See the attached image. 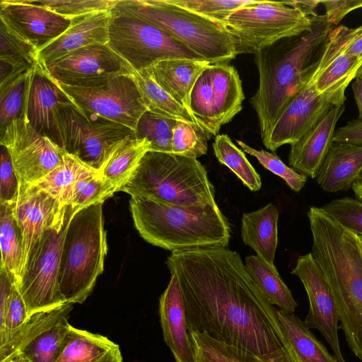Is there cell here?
Listing matches in <instances>:
<instances>
[{
    "label": "cell",
    "instance_id": "6da1fadb",
    "mask_svg": "<svg viewBox=\"0 0 362 362\" xmlns=\"http://www.w3.org/2000/svg\"><path fill=\"white\" fill-rule=\"evenodd\" d=\"M166 264L179 280L189 332L206 334L264 362H298L275 307L237 252L223 247L173 252Z\"/></svg>",
    "mask_w": 362,
    "mask_h": 362
},
{
    "label": "cell",
    "instance_id": "7a4b0ae2",
    "mask_svg": "<svg viewBox=\"0 0 362 362\" xmlns=\"http://www.w3.org/2000/svg\"><path fill=\"white\" fill-rule=\"evenodd\" d=\"M312 251L335 297L341 328L362 362V247L358 234L310 206Z\"/></svg>",
    "mask_w": 362,
    "mask_h": 362
},
{
    "label": "cell",
    "instance_id": "3957f363",
    "mask_svg": "<svg viewBox=\"0 0 362 362\" xmlns=\"http://www.w3.org/2000/svg\"><path fill=\"white\" fill-rule=\"evenodd\" d=\"M332 25L317 16L310 31L281 40L255 54L259 86L250 102L264 144L289 100L307 81L314 54L323 45Z\"/></svg>",
    "mask_w": 362,
    "mask_h": 362
},
{
    "label": "cell",
    "instance_id": "277c9868",
    "mask_svg": "<svg viewBox=\"0 0 362 362\" xmlns=\"http://www.w3.org/2000/svg\"><path fill=\"white\" fill-rule=\"evenodd\" d=\"M129 204L136 230L155 246L173 252L228 245L230 228L216 202L180 206L131 196Z\"/></svg>",
    "mask_w": 362,
    "mask_h": 362
},
{
    "label": "cell",
    "instance_id": "5b68a950",
    "mask_svg": "<svg viewBox=\"0 0 362 362\" xmlns=\"http://www.w3.org/2000/svg\"><path fill=\"white\" fill-rule=\"evenodd\" d=\"M165 204L203 206L214 203V187L197 158L148 151L128 181L119 188Z\"/></svg>",
    "mask_w": 362,
    "mask_h": 362
},
{
    "label": "cell",
    "instance_id": "8992f818",
    "mask_svg": "<svg viewBox=\"0 0 362 362\" xmlns=\"http://www.w3.org/2000/svg\"><path fill=\"white\" fill-rule=\"evenodd\" d=\"M112 11L154 25L211 64H229L238 55L224 25L168 0H118Z\"/></svg>",
    "mask_w": 362,
    "mask_h": 362
},
{
    "label": "cell",
    "instance_id": "52a82bcc",
    "mask_svg": "<svg viewBox=\"0 0 362 362\" xmlns=\"http://www.w3.org/2000/svg\"><path fill=\"white\" fill-rule=\"evenodd\" d=\"M103 202L75 213L61 256L59 286L66 303H83L103 273L107 252Z\"/></svg>",
    "mask_w": 362,
    "mask_h": 362
},
{
    "label": "cell",
    "instance_id": "ba28073f",
    "mask_svg": "<svg viewBox=\"0 0 362 362\" xmlns=\"http://www.w3.org/2000/svg\"><path fill=\"white\" fill-rule=\"evenodd\" d=\"M316 17L285 1L262 0L233 12L225 26L234 39L237 54H255L281 40L310 31Z\"/></svg>",
    "mask_w": 362,
    "mask_h": 362
},
{
    "label": "cell",
    "instance_id": "9c48e42d",
    "mask_svg": "<svg viewBox=\"0 0 362 362\" xmlns=\"http://www.w3.org/2000/svg\"><path fill=\"white\" fill-rule=\"evenodd\" d=\"M75 214L70 206L64 221L47 230L34 245L16 284L29 316L66 304L59 286L62 247L69 221Z\"/></svg>",
    "mask_w": 362,
    "mask_h": 362
},
{
    "label": "cell",
    "instance_id": "30bf717a",
    "mask_svg": "<svg viewBox=\"0 0 362 362\" xmlns=\"http://www.w3.org/2000/svg\"><path fill=\"white\" fill-rule=\"evenodd\" d=\"M58 122L64 150L98 171L132 129L78 108L73 102L60 105Z\"/></svg>",
    "mask_w": 362,
    "mask_h": 362
},
{
    "label": "cell",
    "instance_id": "8fae6325",
    "mask_svg": "<svg viewBox=\"0 0 362 362\" xmlns=\"http://www.w3.org/2000/svg\"><path fill=\"white\" fill-rule=\"evenodd\" d=\"M112 13L107 45L134 71L146 69L168 59H203L154 25L134 17Z\"/></svg>",
    "mask_w": 362,
    "mask_h": 362
},
{
    "label": "cell",
    "instance_id": "7c38bea8",
    "mask_svg": "<svg viewBox=\"0 0 362 362\" xmlns=\"http://www.w3.org/2000/svg\"><path fill=\"white\" fill-rule=\"evenodd\" d=\"M245 95L236 69L226 63L211 64L195 82L189 109L197 122L211 136L242 110Z\"/></svg>",
    "mask_w": 362,
    "mask_h": 362
},
{
    "label": "cell",
    "instance_id": "4fadbf2b",
    "mask_svg": "<svg viewBox=\"0 0 362 362\" xmlns=\"http://www.w3.org/2000/svg\"><path fill=\"white\" fill-rule=\"evenodd\" d=\"M0 144L9 153L19 182L35 184L62 161L66 152L39 134L25 115L0 133Z\"/></svg>",
    "mask_w": 362,
    "mask_h": 362
},
{
    "label": "cell",
    "instance_id": "5bb4252c",
    "mask_svg": "<svg viewBox=\"0 0 362 362\" xmlns=\"http://www.w3.org/2000/svg\"><path fill=\"white\" fill-rule=\"evenodd\" d=\"M59 85L81 110L95 113L134 131L139 118L148 110L132 74L118 76L94 87Z\"/></svg>",
    "mask_w": 362,
    "mask_h": 362
},
{
    "label": "cell",
    "instance_id": "9a60e30c",
    "mask_svg": "<svg viewBox=\"0 0 362 362\" xmlns=\"http://www.w3.org/2000/svg\"><path fill=\"white\" fill-rule=\"evenodd\" d=\"M43 66L58 83L81 88L98 86L134 72L107 45L102 44L79 48Z\"/></svg>",
    "mask_w": 362,
    "mask_h": 362
},
{
    "label": "cell",
    "instance_id": "2e32d148",
    "mask_svg": "<svg viewBox=\"0 0 362 362\" xmlns=\"http://www.w3.org/2000/svg\"><path fill=\"white\" fill-rule=\"evenodd\" d=\"M313 69L303 86L284 107L264 144L271 151L275 152L284 144L297 142L330 109L344 105L345 94H322L316 90L312 77Z\"/></svg>",
    "mask_w": 362,
    "mask_h": 362
},
{
    "label": "cell",
    "instance_id": "e0dca14e",
    "mask_svg": "<svg viewBox=\"0 0 362 362\" xmlns=\"http://www.w3.org/2000/svg\"><path fill=\"white\" fill-rule=\"evenodd\" d=\"M291 273L301 281L308 295L309 310L305 323L322 334L338 362H346L338 337L339 320L335 297L313 254L298 257Z\"/></svg>",
    "mask_w": 362,
    "mask_h": 362
},
{
    "label": "cell",
    "instance_id": "ac0fdd59",
    "mask_svg": "<svg viewBox=\"0 0 362 362\" xmlns=\"http://www.w3.org/2000/svg\"><path fill=\"white\" fill-rule=\"evenodd\" d=\"M67 206L36 185L19 182L14 214L23 239L21 274L34 245L47 230L64 221Z\"/></svg>",
    "mask_w": 362,
    "mask_h": 362
},
{
    "label": "cell",
    "instance_id": "d6986e66",
    "mask_svg": "<svg viewBox=\"0 0 362 362\" xmlns=\"http://www.w3.org/2000/svg\"><path fill=\"white\" fill-rule=\"evenodd\" d=\"M0 19L12 34L38 52L71 24L70 19L30 0H1Z\"/></svg>",
    "mask_w": 362,
    "mask_h": 362
},
{
    "label": "cell",
    "instance_id": "ffe728a7",
    "mask_svg": "<svg viewBox=\"0 0 362 362\" xmlns=\"http://www.w3.org/2000/svg\"><path fill=\"white\" fill-rule=\"evenodd\" d=\"M72 102L60 85L39 64L33 71L25 103V116L30 125L64 149L58 122L60 105Z\"/></svg>",
    "mask_w": 362,
    "mask_h": 362
},
{
    "label": "cell",
    "instance_id": "44dd1931",
    "mask_svg": "<svg viewBox=\"0 0 362 362\" xmlns=\"http://www.w3.org/2000/svg\"><path fill=\"white\" fill-rule=\"evenodd\" d=\"M350 32V28L340 25L333 27L328 34L312 73L315 87L320 93L345 94L356 78L361 62L346 51Z\"/></svg>",
    "mask_w": 362,
    "mask_h": 362
},
{
    "label": "cell",
    "instance_id": "7402d4cb",
    "mask_svg": "<svg viewBox=\"0 0 362 362\" xmlns=\"http://www.w3.org/2000/svg\"><path fill=\"white\" fill-rule=\"evenodd\" d=\"M159 315L164 341L175 362H196L184 298L179 280L174 273H170V282L160 297Z\"/></svg>",
    "mask_w": 362,
    "mask_h": 362
},
{
    "label": "cell",
    "instance_id": "603a6c76",
    "mask_svg": "<svg viewBox=\"0 0 362 362\" xmlns=\"http://www.w3.org/2000/svg\"><path fill=\"white\" fill-rule=\"evenodd\" d=\"M344 110V105L332 107L300 139L291 145L288 160L292 168L316 178L333 144L335 127Z\"/></svg>",
    "mask_w": 362,
    "mask_h": 362
},
{
    "label": "cell",
    "instance_id": "cb8c5ba5",
    "mask_svg": "<svg viewBox=\"0 0 362 362\" xmlns=\"http://www.w3.org/2000/svg\"><path fill=\"white\" fill-rule=\"evenodd\" d=\"M111 11H100L77 18L57 39L38 52V59L45 66L79 48L95 45H107Z\"/></svg>",
    "mask_w": 362,
    "mask_h": 362
},
{
    "label": "cell",
    "instance_id": "d4e9b609",
    "mask_svg": "<svg viewBox=\"0 0 362 362\" xmlns=\"http://www.w3.org/2000/svg\"><path fill=\"white\" fill-rule=\"evenodd\" d=\"M362 175V145L332 144L316 182L328 192L347 191Z\"/></svg>",
    "mask_w": 362,
    "mask_h": 362
},
{
    "label": "cell",
    "instance_id": "484cf974",
    "mask_svg": "<svg viewBox=\"0 0 362 362\" xmlns=\"http://www.w3.org/2000/svg\"><path fill=\"white\" fill-rule=\"evenodd\" d=\"M210 64L204 59L175 58L160 61L147 69L155 81L191 113L192 90L197 78Z\"/></svg>",
    "mask_w": 362,
    "mask_h": 362
},
{
    "label": "cell",
    "instance_id": "4316f807",
    "mask_svg": "<svg viewBox=\"0 0 362 362\" xmlns=\"http://www.w3.org/2000/svg\"><path fill=\"white\" fill-rule=\"evenodd\" d=\"M278 219V209L271 203L255 211L244 214L241 219L243 243L272 266H275Z\"/></svg>",
    "mask_w": 362,
    "mask_h": 362
},
{
    "label": "cell",
    "instance_id": "83f0119b",
    "mask_svg": "<svg viewBox=\"0 0 362 362\" xmlns=\"http://www.w3.org/2000/svg\"><path fill=\"white\" fill-rule=\"evenodd\" d=\"M55 362H123L119 346L107 337L71 327Z\"/></svg>",
    "mask_w": 362,
    "mask_h": 362
},
{
    "label": "cell",
    "instance_id": "f1b7e54d",
    "mask_svg": "<svg viewBox=\"0 0 362 362\" xmlns=\"http://www.w3.org/2000/svg\"><path fill=\"white\" fill-rule=\"evenodd\" d=\"M275 310L281 329L298 362H338L304 321L293 313L279 308Z\"/></svg>",
    "mask_w": 362,
    "mask_h": 362
},
{
    "label": "cell",
    "instance_id": "f546056e",
    "mask_svg": "<svg viewBox=\"0 0 362 362\" xmlns=\"http://www.w3.org/2000/svg\"><path fill=\"white\" fill-rule=\"evenodd\" d=\"M150 150L151 144L146 139L128 137L115 148L99 173L119 192L136 170L144 156Z\"/></svg>",
    "mask_w": 362,
    "mask_h": 362
},
{
    "label": "cell",
    "instance_id": "4dcf8cb0",
    "mask_svg": "<svg viewBox=\"0 0 362 362\" xmlns=\"http://www.w3.org/2000/svg\"><path fill=\"white\" fill-rule=\"evenodd\" d=\"M71 304L30 315L28 319L0 346V362L19 354L35 339L55 325L61 319L68 317L72 310Z\"/></svg>",
    "mask_w": 362,
    "mask_h": 362
},
{
    "label": "cell",
    "instance_id": "1f68e13d",
    "mask_svg": "<svg viewBox=\"0 0 362 362\" xmlns=\"http://www.w3.org/2000/svg\"><path fill=\"white\" fill-rule=\"evenodd\" d=\"M245 266L255 284L272 305H276L288 313L295 312L298 304L275 266L270 265L257 255L247 256Z\"/></svg>",
    "mask_w": 362,
    "mask_h": 362
},
{
    "label": "cell",
    "instance_id": "d6a6232c",
    "mask_svg": "<svg viewBox=\"0 0 362 362\" xmlns=\"http://www.w3.org/2000/svg\"><path fill=\"white\" fill-rule=\"evenodd\" d=\"M97 171L76 156L65 152L62 163L35 185L68 206L76 182Z\"/></svg>",
    "mask_w": 362,
    "mask_h": 362
},
{
    "label": "cell",
    "instance_id": "836d02e7",
    "mask_svg": "<svg viewBox=\"0 0 362 362\" xmlns=\"http://www.w3.org/2000/svg\"><path fill=\"white\" fill-rule=\"evenodd\" d=\"M132 76L148 110L177 121L198 124L185 107L155 81L147 69L134 71Z\"/></svg>",
    "mask_w": 362,
    "mask_h": 362
},
{
    "label": "cell",
    "instance_id": "e575fe53",
    "mask_svg": "<svg viewBox=\"0 0 362 362\" xmlns=\"http://www.w3.org/2000/svg\"><path fill=\"white\" fill-rule=\"evenodd\" d=\"M1 263L18 282L22 269L23 239L14 204H0Z\"/></svg>",
    "mask_w": 362,
    "mask_h": 362
},
{
    "label": "cell",
    "instance_id": "d590c367",
    "mask_svg": "<svg viewBox=\"0 0 362 362\" xmlns=\"http://www.w3.org/2000/svg\"><path fill=\"white\" fill-rule=\"evenodd\" d=\"M213 148L218 160L236 175L246 187L252 192L260 189L262 181L259 175L243 150L238 148L227 134H218Z\"/></svg>",
    "mask_w": 362,
    "mask_h": 362
},
{
    "label": "cell",
    "instance_id": "8d00e7d4",
    "mask_svg": "<svg viewBox=\"0 0 362 362\" xmlns=\"http://www.w3.org/2000/svg\"><path fill=\"white\" fill-rule=\"evenodd\" d=\"M71 327L67 317H63L18 354L28 362H55L66 343Z\"/></svg>",
    "mask_w": 362,
    "mask_h": 362
},
{
    "label": "cell",
    "instance_id": "74e56055",
    "mask_svg": "<svg viewBox=\"0 0 362 362\" xmlns=\"http://www.w3.org/2000/svg\"><path fill=\"white\" fill-rule=\"evenodd\" d=\"M196 362H264L249 351L216 340L206 334L189 332Z\"/></svg>",
    "mask_w": 362,
    "mask_h": 362
},
{
    "label": "cell",
    "instance_id": "f35d334b",
    "mask_svg": "<svg viewBox=\"0 0 362 362\" xmlns=\"http://www.w3.org/2000/svg\"><path fill=\"white\" fill-rule=\"evenodd\" d=\"M177 122L147 110L137 122L135 136L146 139L151 144L150 151L173 153L172 139Z\"/></svg>",
    "mask_w": 362,
    "mask_h": 362
},
{
    "label": "cell",
    "instance_id": "ab89813d",
    "mask_svg": "<svg viewBox=\"0 0 362 362\" xmlns=\"http://www.w3.org/2000/svg\"><path fill=\"white\" fill-rule=\"evenodd\" d=\"M33 69L0 88V133L25 115L27 94Z\"/></svg>",
    "mask_w": 362,
    "mask_h": 362
},
{
    "label": "cell",
    "instance_id": "60d3db41",
    "mask_svg": "<svg viewBox=\"0 0 362 362\" xmlns=\"http://www.w3.org/2000/svg\"><path fill=\"white\" fill-rule=\"evenodd\" d=\"M115 192H117L116 187L105 180L99 171H97L76 182L68 206L76 213L90 205L103 203Z\"/></svg>",
    "mask_w": 362,
    "mask_h": 362
},
{
    "label": "cell",
    "instance_id": "b9f144b4",
    "mask_svg": "<svg viewBox=\"0 0 362 362\" xmlns=\"http://www.w3.org/2000/svg\"><path fill=\"white\" fill-rule=\"evenodd\" d=\"M210 137L199 124L177 121L173 129L172 152L197 158L206 154Z\"/></svg>",
    "mask_w": 362,
    "mask_h": 362
},
{
    "label": "cell",
    "instance_id": "7bdbcfd3",
    "mask_svg": "<svg viewBox=\"0 0 362 362\" xmlns=\"http://www.w3.org/2000/svg\"><path fill=\"white\" fill-rule=\"evenodd\" d=\"M170 3L190 11L218 24L226 25L235 11L257 3L259 0H168ZM226 27V26H225Z\"/></svg>",
    "mask_w": 362,
    "mask_h": 362
},
{
    "label": "cell",
    "instance_id": "ee69618b",
    "mask_svg": "<svg viewBox=\"0 0 362 362\" xmlns=\"http://www.w3.org/2000/svg\"><path fill=\"white\" fill-rule=\"evenodd\" d=\"M0 60L30 70L40 64L38 52L0 23Z\"/></svg>",
    "mask_w": 362,
    "mask_h": 362
},
{
    "label": "cell",
    "instance_id": "f6af8a7d",
    "mask_svg": "<svg viewBox=\"0 0 362 362\" xmlns=\"http://www.w3.org/2000/svg\"><path fill=\"white\" fill-rule=\"evenodd\" d=\"M64 18L73 19L100 11H111L118 0H30Z\"/></svg>",
    "mask_w": 362,
    "mask_h": 362
},
{
    "label": "cell",
    "instance_id": "bcb514c9",
    "mask_svg": "<svg viewBox=\"0 0 362 362\" xmlns=\"http://www.w3.org/2000/svg\"><path fill=\"white\" fill-rule=\"evenodd\" d=\"M237 143L243 152L255 157L266 169L283 179L294 192H300L307 182V177L286 165L277 156L264 150H257L242 141Z\"/></svg>",
    "mask_w": 362,
    "mask_h": 362
},
{
    "label": "cell",
    "instance_id": "7dc6e473",
    "mask_svg": "<svg viewBox=\"0 0 362 362\" xmlns=\"http://www.w3.org/2000/svg\"><path fill=\"white\" fill-rule=\"evenodd\" d=\"M320 208L342 226L362 235V202L359 199L346 197L334 199Z\"/></svg>",
    "mask_w": 362,
    "mask_h": 362
},
{
    "label": "cell",
    "instance_id": "c3c4849f",
    "mask_svg": "<svg viewBox=\"0 0 362 362\" xmlns=\"http://www.w3.org/2000/svg\"><path fill=\"white\" fill-rule=\"evenodd\" d=\"M19 192V181L7 149L1 145L0 204H14Z\"/></svg>",
    "mask_w": 362,
    "mask_h": 362
},
{
    "label": "cell",
    "instance_id": "681fc988",
    "mask_svg": "<svg viewBox=\"0 0 362 362\" xmlns=\"http://www.w3.org/2000/svg\"><path fill=\"white\" fill-rule=\"evenodd\" d=\"M29 317L27 306L16 284L4 321L0 324V346Z\"/></svg>",
    "mask_w": 362,
    "mask_h": 362
},
{
    "label": "cell",
    "instance_id": "f907efd6",
    "mask_svg": "<svg viewBox=\"0 0 362 362\" xmlns=\"http://www.w3.org/2000/svg\"><path fill=\"white\" fill-rule=\"evenodd\" d=\"M325 6L326 21L337 25L351 11L362 7V0H321Z\"/></svg>",
    "mask_w": 362,
    "mask_h": 362
},
{
    "label": "cell",
    "instance_id": "816d5d0a",
    "mask_svg": "<svg viewBox=\"0 0 362 362\" xmlns=\"http://www.w3.org/2000/svg\"><path fill=\"white\" fill-rule=\"evenodd\" d=\"M16 284L15 277L0 265V324L6 317Z\"/></svg>",
    "mask_w": 362,
    "mask_h": 362
},
{
    "label": "cell",
    "instance_id": "f5cc1de1",
    "mask_svg": "<svg viewBox=\"0 0 362 362\" xmlns=\"http://www.w3.org/2000/svg\"><path fill=\"white\" fill-rule=\"evenodd\" d=\"M333 142L362 145V119H353L345 126L336 129Z\"/></svg>",
    "mask_w": 362,
    "mask_h": 362
},
{
    "label": "cell",
    "instance_id": "db71d44e",
    "mask_svg": "<svg viewBox=\"0 0 362 362\" xmlns=\"http://www.w3.org/2000/svg\"><path fill=\"white\" fill-rule=\"evenodd\" d=\"M346 51L358 59L362 64V25L351 28L350 35L346 44Z\"/></svg>",
    "mask_w": 362,
    "mask_h": 362
},
{
    "label": "cell",
    "instance_id": "11a10c76",
    "mask_svg": "<svg viewBox=\"0 0 362 362\" xmlns=\"http://www.w3.org/2000/svg\"><path fill=\"white\" fill-rule=\"evenodd\" d=\"M286 4L293 8H295L303 13L310 17L317 16L315 13V8L319 4H321V0H305V1H285Z\"/></svg>",
    "mask_w": 362,
    "mask_h": 362
},
{
    "label": "cell",
    "instance_id": "9f6ffc18",
    "mask_svg": "<svg viewBox=\"0 0 362 362\" xmlns=\"http://www.w3.org/2000/svg\"><path fill=\"white\" fill-rule=\"evenodd\" d=\"M354 79L351 88L358 109V119H362V79L359 78Z\"/></svg>",
    "mask_w": 362,
    "mask_h": 362
},
{
    "label": "cell",
    "instance_id": "6f0895ef",
    "mask_svg": "<svg viewBox=\"0 0 362 362\" xmlns=\"http://www.w3.org/2000/svg\"><path fill=\"white\" fill-rule=\"evenodd\" d=\"M3 362H28L21 355L18 354L13 357H11Z\"/></svg>",
    "mask_w": 362,
    "mask_h": 362
},
{
    "label": "cell",
    "instance_id": "680465c9",
    "mask_svg": "<svg viewBox=\"0 0 362 362\" xmlns=\"http://www.w3.org/2000/svg\"><path fill=\"white\" fill-rule=\"evenodd\" d=\"M356 78H359L362 79V64L356 73Z\"/></svg>",
    "mask_w": 362,
    "mask_h": 362
},
{
    "label": "cell",
    "instance_id": "91938a15",
    "mask_svg": "<svg viewBox=\"0 0 362 362\" xmlns=\"http://www.w3.org/2000/svg\"><path fill=\"white\" fill-rule=\"evenodd\" d=\"M358 237L362 247V235H358Z\"/></svg>",
    "mask_w": 362,
    "mask_h": 362
}]
</instances>
